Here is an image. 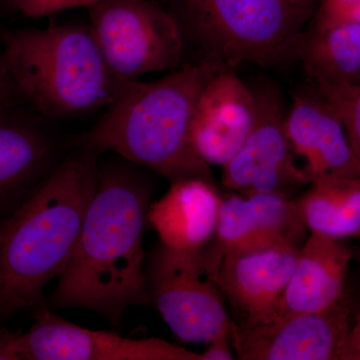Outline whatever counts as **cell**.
<instances>
[{
  "instance_id": "16",
  "label": "cell",
  "mask_w": 360,
  "mask_h": 360,
  "mask_svg": "<svg viewBox=\"0 0 360 360\" xmlns=\"http://www.w3.org/2000/svg\"><path fill=\"white\" fill-rule=\"evenodd\" d=\"M222 195L213 182L186 179L170 182L167 193L149 206L148 224L163 245L198 251L217 233Z\"/></svg>"
},
{
  "instance_id": "14",
  "label": "cell",
  "mask_w": 360,
  "mask_h": 360,
  "mask_svg": "<svg viewBox=\"0 0 360 360\" xmlns=\"http://www.w3.org/2000/svg\"><path fill=\"white\" fill-rule=\"evenodd\" d=\"M0 108V221L13 213L60 163L53 137L37 120Z\"/></svg>"
},
{
  "instance_id": "6",
  "label": "cell",
  "mask_w": 360,
  "mask_h": 360,
  "mask_svg": "<svg viewBox=\"0 0 360 360\" xmlns=\"http://www.w3.org/2000/svg\"><path fill=\"white\" fill-rule=\"evenodd\" d=\"M90 30L120 82L174 70L186 45L176 20L153 0H103L89 7Z\"/></svg>"
},
{
  "instance_id": "13",
  "label": "cell",
  "mask_w": 360,
  "mask_h": 360,
  "mask_svg": "<svg viewBox=\"0 0 360 360\" xmlns=\"http://www.w3.org/2000/svg\"><path fill=\"white\" fill-rule=\"evenodd\" d=\"M257 118L255 92L229 68L219 71L198 97L191 141L206 165L224 167L245 143Z\"/></svg>"
},
{
  "instance_id": "5",
  "label": "cell",
  "mask_w": 360,
  "mask_h": 360,
  "mask_svg": "<svg viewBox=\"0 0 360 360\" xmlns=\"http://www.w3.org/2000/svg\"><path fill=\"white\" fill-rule=\"evenodd\" d=\"M167 9L200 60L229 68L297 58L307 14L292 0H169Z\"/></svg>"
},
{
  "instance_id": "26",
  "label": "cell",
  "mask_w": 360,
  "mask_h": 360,
  "mask_svg": "<svg viewBox=\"0 0 360 360\" xmlns=\"http://www.w3.org/2000/svg\"><path fill=\"white\" fill-rule=\"evenodd\" d=\"M18 333L0 328V360H18L15 340Z\"/></svg>"
},
{
  "instance_id": "1",
  "label": "cell",
  "mask_w": 360,
  "mask_h": 360,
  "mask_svg": "<svg viewBox=\"0 0 360 360\" xmlns=\"http://www.w3.org/2000/svg\"><path fill=\"white\" fill-rule=\"evenodd\" d=\"M110 153L99 156L77 245L45 302L53 310H91L117 326L125 309L150 303L143 239L155 186L146 167Z\"/></svg>"
},
{
  "instance_id": "20",
  "label": "cell",
  "mask_w": 360,
  "mask_h": 360,
  "mask_svg": "<svg viewBox=\"0 0 360 360\" xmlns=\"http://www.w3.org/2000/svg\"><path fill=\"white\" fill-rule=\"evenodd\" d=\"M316 87L317 94L342 123L350 148L360 160V77Z\"/></svg>"
},
{
  "instance_id": "3",
  "label": "cell",
  "mask_w": 360,
  "mask_h": 360,
  "mask_svg": "<svg viewBox=\"0 0 360 360\" xmlns=\"http://www.w3.org/2000/svg\"><path fill=\"white\" fill-rule=\"evenodd\" d=\"M221 65L200 60L155 82H118L103 117L73 141L75 146L111 153L169 182L201 179L214 182L196 153L191 124L198 97Z\"/></svg>"
},
{
  "instance_id": "19",
  "label": "cell",
  "mask_w": 360,
  "mask_h": 360,
  "mask_svg": "<svg viewBox=\"0 0 360 360\" xmlns=\"http://www.w3.org/2000/svg\"><path fill=\"white\" fill-rule=\"evenodd\" d=\"M297 59L315 84L350 82L360 75V23L314 27L303 34Z\"/></svg>"
},
{
  "instance_id": "28",
  "label": "cell",
  "mask_w": 360,
  "mask_h": 360,
  "mask_svg": "<svg viewBox=\"0 0 360 360\" xmlns=\"http://www.w3.org/2000/svg\"><path fill=\"white\" fill-rule=\"evenodd\" d=\"M6 4L11 6V0H0V14H1L2 11H4Z\"/></svg>"
},
{
  "instance_id": "10",
  "label": "cell",
  "mask_w": 360,
  "mask_h": 360,
  "mask_svg": "<svg viewBox=\"0 0 360 360\" xmlns=\"http://www.w3.org/2000/svg\"><path fill=\"white\" fill-rule=\"evenodd\" d=\"M27 333H18V360H201V354L160 338H122L80 328L40 305Z\"/></svg>"
},
{
  "instance_id": "27",
  "label": "cell",
  "mask_w": 360,
  "mask_h": 360,
  "mask_svg": "<svg viewBox=\"0 0 360 360\" xmlns=\"http://www.w3.org/2000/svg\"><path fill=\"white\" fill-rule=\"evenodd\" d=\"M292 1L295 2L296 6L300 7L302 11H304L309 15L312 7L315 6L317 1H321V0H292Z\"/></svg>"
},
{
  "instance_id": "8",
  "label": "cell",
  "mask_w": 360,
  "mask_h": 360,
  "mask_svg": "<svg viewBox=\"0 0 360 360\" xmlns=\"http://www.w3.org/2000/svg\"><path fill=\"white\" fill-rule=\"evenodd\" d=\"M253 92L255 127L236 155L222 167V186L245 196L269 193L293 198L309 181L288 141L286 113L274 90Z\"/></svg>"
},
{
  "instance_id": "24",
  "label": "cell",
  "mask_w": 360,
  "mask_h": 360,
  "mask_svg": "<svg viewBox=\"0 0 360 360\" xmlns=\"http://www.w3.org/2000/svg\"><path fill=\"white\" fill-rule=\"evenodd\" d=\"M16 96L18 94L7 70L4 52L0 51V108L13 105Z\"/></svg>"
},
{
  "instance_id": "12",
  "label": "cell",
  "mask_w": 360,
  "mask_h": 360,
  "mask_svg": "<svg viewBox=\"0 0 360 360\" xmlns=\"http://www.w3.org/2000/svg\"><path fill=\"white\" fill-rule=\"evenodd\" d=\"M307 231L297 198L231 193L222 196L217 233L208 245L217 251L300 248Z\"/></svg>"
},
{
  "instance_id": "18",
  "label": "cell",
  "mask_w": 360,
  "mask_h": 360,
  "mask_svg": "<svg viewBox=\"0 0 360 360\" xmlns=\"http://www.w3.org/2000/svg\"><path fill=\"white\" fill-rule=\"evenodd\" d=\"M297 200L310 233L360 238V177L315 182Z\"/></svg>"
},
{
  "instance_id": "7",
  "label": "cell",
  "mask_w": 360,
  "mask_h": 360,
  "mask_svg": "<svg viewBox=\"0 0 360 360\" xmlns=\"http://www.w3.org/2000/svg\"><path fill=\"white\" fill-rule=\"evenodd\" d=\"M146 279L149 302L179 340L207 345L231 330L203 250H174L160 241L146 257Z\"/></svg>"
},
{
  "instance_id": "23",
  "label": "cell",
  "mask_w": 360,
  "mask_h": 360,
  "mask_svg": "<svg viewBox=\"0 0 360 360\" xmlns=\"http://www.w3.org/2000/svg\"><path fill=\"white\" fill-rule=\"evenodd\" d=\"M231 330L222 333L207 343V348L201 354V360H232L236 357L231 348Z\"/></svg>"
},
{
  "instance_id": "9",
  "label": "cell",
  "mask_w": 360,
  "mask_h": 360,
  "mask_svg": "<svg viewBox=\"0 0 360 360\" xmlns=\"http://www.w3.org/2000/svg\"><path fill=\"white\" fill-rule=\"evenodd\" d=\"M350 309L345 293L319 311L277 316L257 326L232 321L231 345L241 360H345Z\"/></svg>"
},
{
  "instance_id": "29",
  "label": "cell",
  "mask_w": 360,
  "mask_h": 360,
  "mask_svg": "<svg viewBox=\"0 0 360 360\" xmlns=\"http://www.w3.org/2000/svg\"><path fill=\"white\" fill-rule=\"evenodd\" d=\"M360 77V75H359V77ZM357 77H356V78H357Z\"/></svg>"
},
{
  "instance_id": "22",
  "label": "cell",
  "mask_w": 360,
  "mask_h": 360,
  "mask_svg": "<svg viewBox=\"0 0 360 360\" xmlns=\"http://www.w3.org/2000/svg\"><path fill=\"white\" fill-rule=\"evenodd\" d=\"M103 0H11L16 11L30 18H42L75 7H91Z\"/></svg>"
},
{
  "instance_id": "17",
  "label": "cell",
  "mask_w": 360,
  "mask_h": 360,
  "mask_svg": "<svg viewBox=\"0 0 360 360\" xmlns=\"http://www.w3.org/2000/svg\"><path fill=\"white\" fill-rule=\"evenodd\" d=\"M352 257L341 239L310 233L300 248L277 316L319 311L340 302L347 293Z\"/></svg>"
},
{
  "instance_id": "25",
  "label": "cell",
  "mask_w": 360,
  "mask_h": 360,
  "mask_svg": "<svg viewBox=\"0 0 360 360\" xmlns=\"http://www.w3.org/2000/svg\"><path fill=\"white\" fill-rule=\"evenodd\" d=\"M345 360H360V307L348 335Z\"/></svg>"
},
{
  "instance_id": "2",
  "label": "cell",
  "mask_w": 360,
  "mask_h": 360,
  "mask_svg": "<svg viewBox=\"0 0 360 360\" xmlns=\"http://www.w3.org/2000/svg\"><path fill=\"white\" fill-rule=\"evenodd\" d=\"M101 153L82 146L0 221V321L45 302L77 245L97 186Z\"/></svg>"
},
{
  "instance_id": "21",
  "label": "cell",
  "mask_w": 360,
  "mask_h": 360,
  "mask_svg": "<svg viewBox=\"0 0 360 360\" xmlns=\"http://www.w3.org/2000/svg\"><path fill=\"white\" fill-rule=\"evenodd\" d=\"M360 23V0H321L314 27Z\"/></svg>"
},
{
  "instance_id": "11",
  "label": "cell",
  "mask_w": 360,
  "mask_h": 360,
  "mask_svg": "<svg viewBox=\"0 0 360 360\" xmlns=\"http://www.w3.org/2000/svg\"><path fill=\"white\" fill-rule=\"evenodd\" d=\"M300 248L248 251H217L205 246V255L224 297L243 326L266 323L279 307L295 270Z\"/></svg>"
},
{
  "instance_id": "15",
  "label": "cell",
  "mask_w": 360,
  "mask_h": 360,
  "mask_svg": "<svg viewBox=\"0 0 360 360\" xmlns=\"http://www.w3.org/2000/svg\"><path fill=\"white\" fill-rule=\"evenodd\" d=\"M285 129L296 158L304 160L309 184L360 177V160L350 148L342 123L319 94H296Z\"/></svg>"
},
{
  "instance_id": "4",
  "label": "cell",
  "mask_w": 360,
  "mask_h": 360,
  "mask_svg": "<svg viewBox=\"0 0 360 360\" xmlns=\"http://www.w3.org/2000/svg\"><path fill=\"white\" fill-rule=\"evenodd\" d=\"M2 52L18 96L49 120L108 108L120 82L84 26L14 30L4 37Z\"/></svg>"
}]
</instances>
